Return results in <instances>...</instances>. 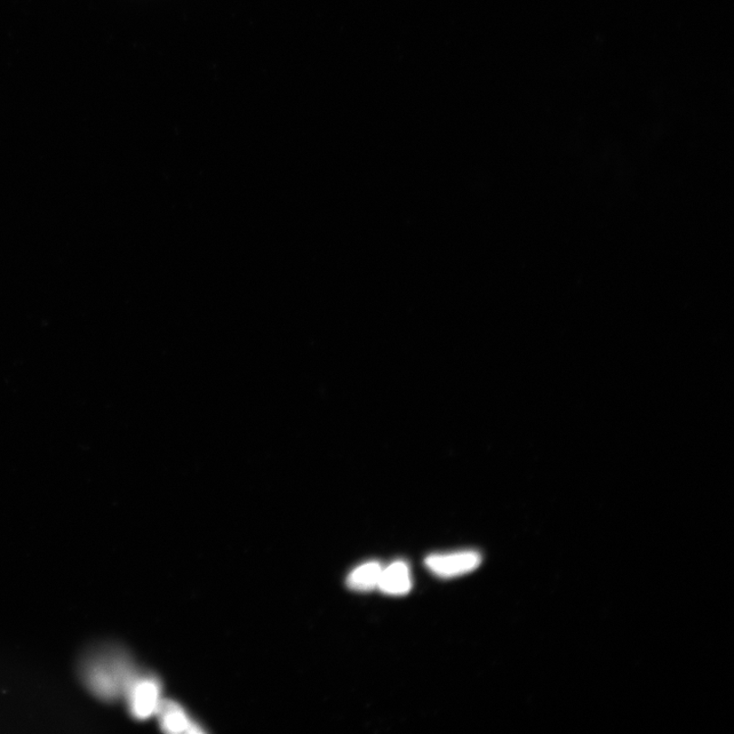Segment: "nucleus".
Wrapping results in <instances>:
<instances>
[{
    "instance_id": "obj_4",
    "label": "nucleus",
    "mask_w": 734,
    "mask_h": 734,
    "mask_svg": "<svg viewBox=\"0 0 734 734\" xmlns=\"http://www.w3.org/2000/svg\"><path fill=\"white\" fill-rule=\"evenodd\" d=\"M167 733H202L201 725L190 718L185 709L174 701L163 700L155 715Z\"/></svg>"
},
{
    "instance_id": "obj_3",
    "label": "nucleus",
    "mask_w": 734,
    "mask_h": 734,
    "mask_svg": "<svg viewBox=\"0 0 734 734\" xmlns=\"http://www.w3.org/2000/svg\"><path fill=\"white\" fill-rule=\"evenodd\" d=\"M481 563V554L473 550L430 555L426 560L427 568L437 577L443 579L464 576L478 569Z\"/></svg>"
},
{
    "instance_id": "obj_6",
    "label": "nucleus",
    "mask_w": 734,
    "mask_h": 734,
    "mask_svg": "<svg viewBox=\"0 0 734 734\" xmlns=\"http://www.w3.org/2000/svg\"><path fill=\"white\" fill-rule=\"evenodd\" d=\"M382 569L384 568L376 561L364 563L350 572L346 584L349 588L357 592H370L379 587Z\"/></svg>"
},
{
    "instance_id": "obj_2",
    "label": "nucleus",
    "mask_w": 734,
    "mask_h": 734,
    "mask_svg": "<svg viewBox=\"0 0 734 734\" xmlns=\"http://www.w3.org/2000/svg\"><path fill=\"white\" fill-rule=\"evenodd\" d=\"M162 692V683L155 676L139 673L126 695L131 715L138 720L155 717L164 700Z\"/></svg>"
},
{
    "instance_id": "obj_5",
    "label": "nucleus",
    "mask_w": 734,
    "mask_h": 734,
    "mask_svg": "<svg viewBox=\"0 0 734 734\" xmlns=\"http://www.w3.org/2000/svg\"><path fill=\"white\" fill-rule=\"evenodd\" d=\"M382 593L392 596L409 594L412 588V579L409 565L396 561L382 569L378 587Z\"/></svg>"
},
{
    "instance_id": "obj_1",
    "label": "nucleus",
    "mask_w": 734,
    "mask_h": 734,
    "mask_svg": "<svg viewBox=\"0 0 734 734\" xmlns=\"http://www.w3.org/2000/svg\"><path fill=\"white\" fill-rule=\"evenodd\" d=\"M138 674L130 658L123 652L107 650L86 661L82 676L85 684L95 696L106 701H115L126 697Z\"/></svg>"
}]
</instances>
